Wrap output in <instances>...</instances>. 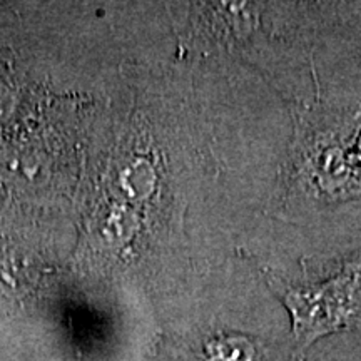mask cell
I'll return each instance as SVG.
<instances>
[{
	"mask_svg": "<svg viewBox=\"0 0 361 361\" xmlns=\"http://www.w3.org/2000/svg\"><path fill=\"white\" fill-rule=\"evenodd\" d=\"M204 361H256V346L246 336H219L207 343Z\"/></svg>",
	"mask_w": 361,
	"mask_h": 361,
	"instance_id": "2",
	"label": "cell"
},
{
	"mask_svg": "<svg viewBox=\"0 0 361 361\" xmlns=\"http://www.w3.org/2000/svg\"><path fill=\"white\" fill-rule=\"evenodd\" d=\"M355 284L340 278L322 286L288 288L281 298L293 318L298 350H308L316 340L346 328L355 318Z\"/></svg>",
	"mask_w": 361,
	"mask_h": 361,
	"instance_id": "1",
	"label": "cell"
}]
</instances>
